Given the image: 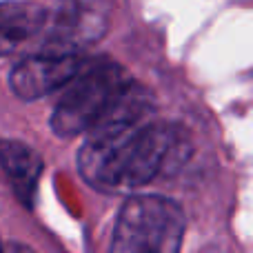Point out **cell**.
Listing matches in <instances>:
<instances>
[{"instance_id": "cell-1", "label": "cell", "mask_w": 253, "mask_h": 253, "mask_svg": "<svg viewBox=\"0 0 253 253\" xmlns=\"http://www.w3.org/2000/svg\"><path fill=\"white\" fill-rule=\"evenodd\" d=\"M189 151L184 129L151 120V107L135 87L109 120L87 133L78 149V171L98 191H133L178 169Z\"/></svg>"}, {"instance_id": "cell-2", "label": "cell", "mask_w": 253, "mask_h": 253, "mask_svg": "<svg viewBox=\"0 0 253 253\" xmlns=\"http://www.w3.org/2000/svg\"><path fill=\"white\" fill-rule=\"evenodd\" d=\"M133 89L129 74L118 62L105 58L87 62L53 107L51 131L60 138L91 133L123 107Z\"/></svg>"}, {"instance_id": "cell-3", "label": "cell", "mask_w": 253, "mask_h": 253, "mask_svg": "<svg viewBox=\"0 0 253 253\" xmlns=\"http://www.w3.org/2000/svg\"><path fill=\"white\" fill-rule=\"evenodd\" d=\"M184 213L162 196H131L120 207L109 253H180Z\"/></svg>"}, {"instance_id": "cell-4", "label": "cell", "mask_w": 253, "mask_h": 253, "mask_svg": "<svg viewBox=\"0 0 253 253\" xmlns=\"http://www.w3.org/2000/svg\"><path fill=\"white\" fill-rule=\"evenodd\" d=\"M107 29V7L96 2L51 4L44 13L40 47L47 51L83 53Z\"/></svg>"}, {"instance_id": "cell-5", "label": "cell", "mask_w": 253, "mask_h": 253, "mask_svg": "<svg viewBox=\"0 0 253 253\" xmlns=\"http://www.w3.org/2000/svg\"><path fill=\"white\" fill-rule=\"evenodd\" d=\"M87 67L83 53H62V51H36L22 56L9 74L11 91L22 100H38L60 87H69L78 74Z\"/></svg>"}, {"instance_id": "cell-6", "label": "cell", "mask_w": 253, "mask_h": 253, "mask_svg": "<svg viewBox=\"0 0 253 253\" xmlns=\"http://www.w3.org/2000/svg\"><path fill=\"white\" fill-rule=\"evenodd\" d=\"M2 167L13 187L16 198L29 209L34 205L38 178L42 173V160L31 147L18 140H4L2 142Z\"/></svg>"}, {"instance_id": "cell-7", "label": "cell", "mask_w": 253, "mask_h": 253, "mask_svg": "<svg viewBox=\"0 0 253 253\" xmlns=\"http://www.w3.org/2000/svg\"><path fill=\"white\" fill-rule=\"evenodd\" d=\"M47 4H29V2H4L0 7V25H2V49L9 51L18 42L27 38L40 36L44 25Z\"/></svg>"}, {"instance_id": "cell-8", "label": "cell", "mask_w": 253, "mask_h": 253, "mask_svg": "<svg viewBox=\"0 0 253 253\" xmlns=\"http://www.w3.org/2000/svg\"><path fill=\"white\" fill-rule=\"evenodd\" d=\"M4 253H31V249L25 245H18V242H7L4 245Z\"/></svg>"}]
</instances>
